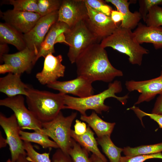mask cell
I'll list each match as a JSON object with an SVG mask.
<instances>
[{"label": "cell", "instance_id": "cell-36", "mask_svg": "<svg viewBox=\"0 0 162 162\" xmlns=\"http://www.w3.org/2000/svg\"><path fill=\"white\" fill-rule=\"evenodd\" d=\"M52 162H74L70 156L57 148L52 155Z\"/></svg>", "mask_w": 162, "mask_h": 162}, {"label": "cell", "instance_id": "cell-7", "mask_svg": "<svg viewBox=\"0 0 162 162\" xmlns=\"http://www.w3.org/2000/svg\"><path fill=\"white\" fill-rule=\"evenodd\" d=\"M0 105L11 109L16 118L21 130H32L40 133L42 123L26 106L22 95L7 98L0 100Z\"/></svg>", "mask_w": 162, "mask_h": 162}, {"label": "cell", "instance_id": "cell-4", "mask_svg": "<svg viewBox=\"0 0 162 162\" xmlns=\"http://www.w3.org/2000/svg\"><path fill=\"white\" fill-rule=\"evenodd\" d=\"M100 44L104 48L110 47L127 55L131 64L139 66L142 64L143 56L149 52L148 50L138 42L131 29L120 25L112 34L101 40Z\"/></svg>", "mask_w": 162, "mask_h": 162}, {"label": "cell", "instance_id": "cell-28", "mask_svg": "<svg viewBox=\"0 0 162 162\" xmlns=\"http://www.w3.org/2000/svg\"><path fill=\"white\" fill-rule=\"evenodd\" d=\"M24 149L26 153V158L30 162H52L49 152L40 153L34 148L31 143L23 141Z\"/></svg>", "mask_w": 162, "mask_h": 162}, {"label": "cell", "instance_id": "cell-32", "mask_svg": "<svg viewBox=\"0 0 162 162\" xmlns=\"http://www.w3.org/2000/svg\"><path fill=\"white\" fill-rule=\"evenodd\" d=\"M85 4L92 9L110 16L112 11L111 7L101 0H83Z\"/></svg>", "mask_w": 162, "mask_h": 162}, {"label": "cell", "instance_id": "cell-33", "mask_svg": "<svg viewBox=\"0 0 162 162\" xmlns=\"http://www.w3.org/2000/svg\"><path fill=\"white\" fill-rule=\"evenodd\" d=\"M139 2L140 6L139 12L144 22L148 10L151 7L162 4V0H140Z\"/></svg>", "mask_w": 162, "mask_h": 162}, {"label": "cell", "instance_id": "cell-6", "mask_svg": "<svg viewBox=\"0 0 162 162\" xmlns=\"http://www.w3.org/2000/svg\"><path fill=\"white\" fill-rule=\"evenodd\" d=\"M64 35L66 44L69 46L67 55L71 64L75 63L82 51L91 45L97 43L98 40L84 20L70 28Z\"/></svg>", "mask_w": 162, "mask_h": 162}, {"label": "cell", "instance_id": "cell-11", "mask_svg": "<svg viewBox=\"0 0 162 162\" xmlns=\"http://www.w3.org/2000/svg\"><path fill=\"white\" fill-rule=\"evenodd\" d=\"M35 52L26 47L17 52L3 55L0 61L9 68V73L21 75L25 72L30 73L36 63Z\"/></svg>", "mask_w": 162, "mask_h": 162}, {"label": "cell", "instance_id": "cell-42", "mask_svg": "<svg viewBox=\"0 0 162 162\" xmlns=\"http://www.w3.org/2000/svg\"><path fill=\"white\" fill-rule=\"evenodd\" d=\"M15 162H30L26 158V155H21Z\"/></svg>", "mask_w": 162, "mask_h": 162}, {"label": "cell", "instance_id": "cell-25", "mask_svg": "<svg viewBox=\"0 0 162 162\" xmlns=\"http://www.w3.org/2000/svg\"><path fill=\"white\" fill-rule=\"evenodd\" d=\"M19 133L20 138L23 141L37 143L44 148H59L57 144L54 141L49 139V137L45 134L36 131L28 132L21 129Z\"/></svg>", "mask_w": 162, "mask_h": 162}, {"label": "cell", "instance_id": "cell-10", "mask_svg": "<svg viewBox=\"0 0 162 162\" xmlns=\"http://www.w3.org/2000/svg\"><path fill=\"white\" fill-rule=\"evenodd\" d=\"M86 5L87 15L84 21L98 40H102L110 35L120 25V23H115L110 16L94 10Z\"/></svg>", "mask_w": 162, "mask_h": 162}, {"label": "cell", "instance_id": "cell-24", "mask_svg": "<svg viewBox=\"0 0 162 162\" xmlns=\"http://www.w3.org/2000/svg\"><path fill=\"white\" fill-rule=\"evenodd\" d=\"M96 140L108 158L110 162H120L122 157L121 153L123 152V148L115 146L111 140L110 136H104L97 137Z\"/></svg>", "mask_w": 162, "mask_h": 162}, {"label": "cell", "instance_id": "cell-17", "mask_svg": "<svg viewBox=\"0 0 162 162\" xmlns=\"http://www.w3.org/2000/svg\"><path fill=\"white\" fill-rule=\"evenodd\" d=\"M65 23L57 21L51 27L42 43L37 55L36 62L40 57L45 58L47 55L55 52L54 45L57 42L64 43V33L70 28Z\"/></svg>", "mask_w": 162, "mask_h": 162}, {"label": "cell", "instance_id": "cell-27", "mask_svg": "<svg viewBox=\"0 0 162 162\" xmlns=\"http://www.w3.org/2000/svg\"><path fill=\"white\" fill-rule=\"evenodd\" d=\"M89 152L73 139L68 154L74 162H93Z\"/></svg>", "mask_w": 162, "mask_h": 162}, {"label": "cell", "instance_id": "cell-26", "mask_svg": "<svg viewBox=\"0 0 162 162\" xmlns=\"http://www.w3.org/2000/svg\"><path fill=\"white\" fill-rule=\"evenodd\" d=\"M162 151V142L150 145H143L134 148L128 146L123 148L125 156H133L147 155L161 152Z\"/></svg>", "mask_w": 162, "mask_h": 162}, {"label": "cell", "instance_id": "cell-16", "mask_svg": "<svg viewBox=\"0 0 162 162\" xmlns=\"http://www.w3.org/2000/svg\"><path fill=\"white\" fill-rule=\"evenodd\" d=\"M43 69L37 73L36 77L42 85H46L56 82L64 76L65 67L62 64V56L50 54L45 58Z\"/></svg>", "mask_w": 162, "mask_h": 162}, {"label": "cell", "instance_id": "cell-5", "mask_svg": "<svg viewBox=\"0 0 162 162\" xmlns=\"http://www.w3.org/2000/svg\"><path fill=\"white\" fill-rule=\"evenodd\" d=\"M77 113L73 112L64 116L61 111L53 119L42 123L40 133L51 138L58 145L59 148L68 154L72 145L71 126Z\"/></svg>", "mask_w": 162, "mask_h": 162}, {"label": "cell", "instance_id": "cell-1", "mask_svg": "<svg viewBox=\"0 0 162 162\" xmlns=\"http://www.w3.org/2000/svg\"><path fill=\"white\" fill-rule=\"evenodd\" d=\"M75 63L77 76L85 77L92 82L99 81L110 82L116 77L123 76L121 70L112 65L105 48L97 43L82 51Z\"/></svg>", "mask_w": 162, "mask_h": 162}, {"label": "cell", "instance_id": "cell-3", "mask_svg": "<svg viewBox=\"0 0 162 162\" xmlns=\"http://www.w3.org/2000/svg\"><path fill=\"white\" fill-rule=\"evenodd\" d=\"M26 102L28 109L42 123L51 121L65 109L64 94L54 93L30 87Z\"/></svg>", "mask_w": 162, "mask_h": 162}, {"label": "cell", "instance_id": "cell-21", "mask_svg": "<svg viewBox=\"0 0 162 162\" xmlns=\"http://www.w3.org/2000/svg\"><path fill=\"white\" fill-rule=\"evenodd\" d=\"M0 41L14 45L19 51L26 47L23 34L5 22L0 23Z\"/></svg>", "mask_w": 162, "mask_h": 162}, {"label": "cell", "instance_id": "cell-12", "mask_svg": "<svg viewBox=\"0 0 162 162\" xmlns=\"http://www.w3.org/2000/svg\"><path fill=\"white\" fill-rule=\"evenodd\" d=\"M92 82L82 76H77L73 80L57 81L46 85L49 88L64 94H71L80 98H84L94 94Z\"/></svg>", "mask_w": 162, "mask_h": 162}, {"label": "cell", "instance_id": "cell-43", "mask_svg": "<svg viewBox=\"0 0 162 162\" xmlns=\"http://www.w3.org/2000/svg\"><path fill=\"white\" fill-rule=\"evenodd\" d=\"M93 162H104L100 158L92 154L90 156Z\"/></svg>", "mask_w": 162, "mask_h": 162}, {"label": "cell", "instance_id": "cell-18", "mask_svg": "<svg viewBox=\"0 0 162 162\" xmlns=\"http://www.w3.org/2000/svg\"><path fill=\"white\" fill-rule=\"evenodd\" d=\"M21 75L8 73L5 76L0 78V91L8 97L18 95H28V89L31 87L23 82Z\"/></svg>", "mask_w": 162, "mask_h": 162}, {"label": "cell", "instance_id": "cell-13", "mask_svg": "<svg viewBox=\"0 0 162 162\" xmlns=\"http://www.w3.org/2000/svg\"><path fill=\"white\" fill-rule=\"evenodd\" d=\"M87 10L83 0H64L58 10V21L64 22L71 28L84 20Z\"/></svg>", "mask_w": 162, "mask_h": 162}, {"label": "cell", "instance_id": "cell-31", "mask_svg": "<svg viewBox=\"0 0 162 162\" xmlns=\"http://www.w3.org/2000/svg\"><path fill=\"white\" fill-rule=\"evenodd\" d=\"M145 22L147 26H162V8L158 5L151 7L148 10Z\"/></svg>", "mask_w": 162, "mask_h": 162}, {"label": "cell", "instance_id": "cell-20", "mask_svg": "<svg viewBox=\"0 0 162 162\" xmlns=\"http://www.w3.org/2000/svg\"><path fill=\"white\" fill-rule=\"evenodd\" d=\"M105 2L110 3L114 5L118 11L121 12L123 16V20L120 26L131 30L134 29L142 19L139 12L135 11L131 12L129 8L130 2L127 0H106Z\"/></svg>", "mask_w": 162, "mask_h": 162}, {"label": "cell", "instance_id": "cell-22", "mask_svg": "<svg viewBox=\"0 0 162 162\" xmlns=\"http://www.w3.org/2000/svg\"><path fill=\"white\" fill-rule=\"evenodd\" d=\"M94 133L89 125L87 127L86 132L82 135L76 134L72 130L71 136L72 138L78 143L82 147L89 152H91L96 155L104 162H108L107 160L99 150L98 142L94 138Z\"/></svg>", "mask_w": 162, "mask_h": 162}, {"label": "cell", "instance_id": "cell-40", "mask_svg": "<svg viewBox=\"0 0 162 162\" xmlns=\"http://www.w3.org/2000/svg\"><path fill=\"white\" fill-rule=\"evenodd\" d=\"M6 44H0V59L1 58L2 56L6 53L8 48Z\"/></svg>", "mask_w": 162, "mask_h": 162}, {"label": "cell", "instance_id": "cell-41", "mask_svg": "<svg viewBox=\"0 0 162 162\" xmlns=\"http://www.w3.org/2000/svg\"><path fill=\"white\" fill-rule=\"evenodd\" d=\"M8 144L7 140L2 136L0 132V148L6 147Z\"/></svg>", "mask_w": 162, "mask_h": 162}, {"label": "cell", "instance_id": "cell-34", "mask_svg": "<svg viewBox=\"0 0 162 162\" xmlns=\"http://www.w3.org/2000/svg\"><path fill=\"white\" fill-rule=\"evenodd\" d=\"M152 158L162 159V154L159 152L150 154L122 157L120 162H143L147 159Z\"/></svg>", "mask_w": 162, "mask_h": 162}, {"label": "cell", "instance_id": "cell-44", "mask_svg": "<svg viewBox=\"0 0 162 162\" xmlns=\"http://www.w3.org/2000/svg\"><path fill=\"white\" fill-rule=\"evenodd\" d=\"M6 162H12V161L11 159H9L7 160Z\"/></svg>", "mask_w": 162, "mask_h": 162}, {"label": "cell", "instance_id": "cell-30", "mask_svg": "<svg viewBox=\"0 0 162 162\" xmlns=\"http://www.w3.org/2000/svg\"><path fill=\"white\" fill-rule=\"evenodd\" d=\"M8 2L13 5L14 10L38 13L37 0H10Z\"/></svg>", "mask_w": 162, "mask_h": 162}, {"label": "cell", "instance_id": "cell-15", "mask_svg": "<svg viewBox=\"0 0 162 162\" xmlns=\"http://www.w3.org/2000/svg\"><path fill=\"white\" fill-rule=\"evenodd\" d=\"M2 16L5 22L23 34L30 31L41 17L38 13L13 9L2 13Z\"/></svg>", "mask_w": 162, "mask_h": 162}, {"label": "cell", "instance_id": "cell-19", "mask_svg": "<svg viewBox=\"0 0 162 162\" xmlns=\"http://www.w3.org/2000/svg\"><path fill=\"white\" fill-rule=\"evenodd\" d=\"M138 42L153 44L154 48H162V27L147 26L139 22L133 32Z\"/></svg>", "mask_w": 162, "mask_h": 162}, {"label": "cell", "instance_id": "cell-14", "mask_svg": "<svg viewBox=\"0 0 162 162\" xmlns=\"http://www.w3.org/2000/svg\"><path fill=\"white\" fill-rule=\"evenodd\" d=\"M125 85L129 91H136L140 93L135 104L149 101L162 93V70L156 78L143 81H127Z\"/></svg>", "mask_w": 162, "mask_h": 162}, {"label": "cell", "instance_id": "cell-9", "mask_svg": "<svg viewBox=\"0 0 162 162\" xmlns=\"http://www.w3.org/2000/svg\"><path fill=\"white\" fill-rule=\"evenodd\" d=\"M58 18V10L42 16L30 31L23 34L26 47L34 51L37 56L49 29Z\"/></svg>", "mask_w": 162, "mask_h": 162}, {"label": "cell", "instance_id": "cell-35", "mask_svg": "<svg viewBox=\"0 0 162 162\" xmlns=\"http://www.w3.org/2000/svg\"><path fill=\"white\" fill-rule=\"evenodd\" d=\"M133 110L142 122V117L145 116H148L155 121L158 124L160 128H162V115L147 113L141 110L139 108L136 106L133 108Z\"/></svg>", "mask_w": 162, "mask_h": 162}, {"label": "cell", "instance_id": "cell-8", "mask_svg": "<svg viewBox=\"0 0 162 162\" xmlns=\"http://www.w3.org/2000/svg\"><path fill=\"white\" fill-rule=\"evenodd\" d=\"M0 125L6 135L12 162H15L21 155H26L23 141L20 135V129L15 114L8 117L0 113Z\"/></svg>", "mask_w": 162, "mask_h": 162}, {"label": "cell", "instance_id": "cell-29", "mask_svg": "<svg viewBox=\"0 0 162 162\" xmlns=\"http://www.w3.org/2000/svg\"><path fill=\"white\" fill-rule=\"evenodd\" d=\"M62 0H37L38 12L42 17L58 10Z\"/></svg>", "mask_w": 162, "mask_h": 162}, {"label": "cell", "instance_id": "cell-38", "mask_svg": "<svg viewBox=\"0 0 162 162\" xmlns=\"http://www.w3.org/2000/svg\"><path fill=\"white\" fill-rule=\"evenodd\" d=\"M151 113L162 115V93L157 98Z\"/></svg>", "mask_w": 162, "mask_h": 162}, {"label": "cell", "instance_id": "cell-23", "mask_svg": "<svg viewBox=\"0 0 162 162\" xmlns=\"http://www.w3.org/2000/svg\"><path fill=\"white\" fill-rule=\"evenodd\" d=\"M80 119L87 123L94 131L98 137L105 135L110 136L115 125V123H110L104 121L94 111L89 116L81 115Z\"/></svg>", "mask_w": 162, "mask_h": 162}, {"label": "cell", "instance_id": "cell-2", "mask_svg": "<svg viewBox=\"0 0 162 162\" xmlns=\"http://www.w3.org/2000/svg\"><path fill=\"white\" fill-rule=\"evenodd\" d=\"M122 90L121 82L115 80L109 84L108 88L96 94L80 98L64 94L65 109H70L78 111L82 116L87 115L86 112L89 110H94L97 113L101 114L103 111H108L110 107L104 104L105 100L108 98H113L117 99L123 105L127 102L129 98L126 95L118 97L116 94L121 92Z\"/></svg>", "mask_w": 162, "mask_h": 162}, {"label": "cell", "instance_id": "cell-37", "mask_svg": "<svg viewBox=\"0 0 162 162\" xmlns=\"http://www.w3.org/2000/svg\"><path fill=\"white\" fill-rule=\"evenodd\" d=\"M75 133L78 135H81L84 134L86 131L87 128L86 124L82 122L80 120L76 119L74 125Z\"/></svg>", "mask_w": 162, "mask_h": 162}, {"label": "cell", "instance_id": "cell-39", "mask_svg": "<svg viewBox=\"0 0 162 162\" xmlns=\"http://www.w3.org/2000/svg\"><path fill=\"white\" fill-rule=\"evenodd\" d=\"M110 17L112 21L116 24L119 23L121 21L123 20L122 14L118 10H112L111 11Z\"/></svg>", "mask_w": 162, "mask_h": 162}]
</instances>
